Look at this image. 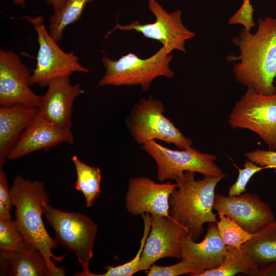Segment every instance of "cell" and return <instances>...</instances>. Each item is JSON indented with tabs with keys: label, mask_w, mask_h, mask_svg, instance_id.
<instances>
[{
	"label": "cell",
	"mask_w": 276,
	"mask_h": 276,
	"mask_svg": "<svg viewBox=\"0 0 276 276\" xmlns=\"http://www.w3.org/2000/svg\"><path fill=\"white\" fill-rule=\"evenodd\" d=\"M258 23L255 33L243 28L233 38L240 54L226 60L240 61L233 70L238 83L257 93L269 95L276 93L273 83L276 76V17H259Z\"/></svg>",
	"instance_id": "cell-1"
},
{
	"label": "cell",
	"mask_w": 276,
	"mask_h": 276,
	"mask_svg": "<svg viewBox=\"0 0 276 276\" xmlns=\"http://www.w3.org/2000/svg\"><path fill=\"white\" fill-rule=\"evenodd\" d=\"M10 193L12 205L15 207L14 221L17 229L24 239L40 252L55 276L64 275V267L56 266L52 259L61 262L67 254H53L52 250L58 242L48 234L42 219L43 205L49 201L43 183L17 175L13 178Z\"/></svg>",
	"instance_id": "cell-2"
},
{
	"label": "cell",
	"mask_w": 276,
	"mask_h": 276,
	"mask_svg": "<svg viewBox=\"0 0 276 276\" xmlns=\"http://www.w3.org/2000/svg\"><path fill=\"white\" fill-rule=\"evenodd\" d=\"M204 176L196 179L195 172L186 171L176 180L178 187L169 197V215L185 227L196 241L204 231L205 223H216L213 204L216 186L226 176Z\"/></svg>",
	"instance_id": "cell-3"
},
{
	"label": "cell",
	"mask_w": 276,
	"mask_h": 276,
	"mask_svg": "<svg viewBox=\"0 0 276 276\" xmlns=\"http://www.w3.org/2000/svg\"><path fill=\"white\" fill-rule=\"evenodd\" d=\"M173 56L162 47L151 57L142 59L130 53L118 60H112L104 55L102 63L105 73L99 81L100 86L140 85L147 91L153 81L158 77L171 79L175 75L170 67Z\"/></svg>",
	"instance_id": "cell-4"
},
{
	"label": "cell",
	"mask_w": 276,
	"mask_h": 276,
	"mask_svg": "<svg viewBox=\"0 0 276 276\" xmlns=\"http://www.w3.org/2000/svg\"><path fill=\"white\" fill-rule=\"evenodd\" d=\"M43 214L53 228L56 241L73 251L81 264L82 271L76 276H90V260L98 226L88 216L79 213H70L55 209L48 202L43 205Z\"/></svg>",
	"instance_id": "cell-5"
},
{
	"label": "cell",
	"mask_w": 276,
	"mask_h": 276,
	"mask_svg": "<svg viewBox=\"0 0 276 276\" xmlns=\"http://www.w3.org/2000/svg\"><path fill=\"white\" fill-rule=\"evenodd\" d=\"M165 112L164 105L158 100L151 96L141 99L131 108L126 120V125L134 140L142 145L158 140L180 149L191 147V139L183 135L165 116Z\"/></svg>",
	"instance_id": "cell-6"
},
{
	"label": "cell",
	"mask_w": 276,
	"mask_h": 276,
	"mask_svg": "<svg viewBox=\"0 0 276 276\" xmlns=\"http://www.w3.org/2000/svg\"><path fill=\"white\" fill-rule=\"evenodd\" d=\"M33 27L38 36L39 48L36 67L33 71L30 85L47 86L55 79L69 77L74 72L88 73L79 62L74 52L63 51L46 29L42 16H25Z\"/></svg>",
	"instance_id": "cell-7"
},
{
	"label": "cell",
	"mask_w": 276,
	"mask_h": 276,
	"mask_svg": "<svg viewBox=\"0 0 276 276\" xmlns=\"http://www.w3.org/2000/svg\"><path fill=\"white\" fill-rule=\"evenodd\" d=\"M142 149L155 162L158 180L177 179L186 171L198 172L204 176H219L225 173L215 163V155L202 153L192 147L173 150L151 140L142 145Z\"/></svg>",
	"instance_id": "cell-8"
},
{
	"label": "cell",
	"mask_w": 276,
	"mask_h": 276,
	"mask_svg": "<svg viewBox=\"0 0 276 276\" xmlns=\"http://www.w3.org/2000/svg\"><path fill=\"white\" fill-rule=\"evenodd\" d=\"M228 123L233 128L253 131L276 151V93L265 95L247 88L233 108Z\"/></svg>",
	"instance_id": "cell-9"
},
{
	"label": "cell",
	"mask_w": 276,
	"mask_h": 276,
	"mask_svg": "<svg viewBox=\"0 0 276 276\" xmlns=\"http://www.w3.org/2000/svg\"><path fill=\"white\" fill-rule=\"evenodd\" d=\"M148 7L155 17V22L141 24L138 21H134L126 25L117 23L108 34L116 29L135 31L141 33L145 38L159 41L170 53L174 50L185 53L186 40L194 37L195 33L183 24L181 11L177 10L169 13L156 0H149Z\"/></svg>",
	"instance_id": "cell-10"
},
{
	"label": "cell",
	"mask_w": 276,
	"mask_h": 276,
	"mask_svg": "<svg viewBox=\"0 0 276 276\" xmlns=\"http://www.w3.org/2000/svg\"><path fill=\"white\" fill-rule=\"evenodd\" d=\"M31 75L19 56L0 50V107L16 105L37 108L41 96L30 87Z\"/></svg>",
	"instance_id": "cell-11"
},
{
	"label": "cell",
	"mask_w": 276,
	"mask_h": 276,
	"mask_svg": "<svg viewBox=\"0 0 276 276\" xmlns=\"http://www.w3.org/2000/svg\"><path fill=\"white\" fill-rule=\"evenodd\" d=\"M151 215V225L142 252L140 270H147L164 258L182 259L181 243L189 234L170 216Z\"/></svg>",
	"instance_id": "cell-12"
},
{
	"label": "cell",
	"mask_w": 276,
	"mask_h": 276,
	"mask_svg": "<svg viewBox=\"0 0 276 276\" xmlns=\"http://www.w3.org/2000/svg\"><path fill=\"white\" fill-rule=\"evenodd\" d=\"M213 210L218 215L229 217L251 234L276 220L269 205L255 194L245 193L238 196L215 194Z\"/></svg>",
	"instance_id": "cell-13"
},
{
	"label": "cell",
	"mask_w": 276,
	"mask_h": 276,
	"mask_svg": "<svg viewBox=\"0 0 276 276\" xmlns=\"http://www.w3.org/2000/svg\"><path fill=\"white\" fill-rule=\"evenodd\" d=\"M177 187V182L159 183L144 176L130 178L125 196L126 208L133 215L148 213L170 216L169 197Z\"/></svg>",
	"instance_id": "cell-14"
},
{
	"label": "cell",
	"mask_w": 276,
	"mask_h": 276,
	"mask_svg": "<svg viewBox=\"0 0 276 276\" xmlns=\"http://www.w3.org/2000/svg\"><path fill=\"white\" fill-rule=\"evenodd\" d=\"M47 87L37 107L38 117L60 128L71 131L73 103L84 91L79 84H72L69 77L55 79Z\"/></svg>",
	"instance_id": "cell-15"
},
{
	"label": "cell",
	"mask_w": 276,
	"mask_h": 276,
	"mask_svg": "<svg viewBox=\"0 0 276 276\" xmlns=\"http://www.w3.org/2000/svg\"><path fill=\"white\" fill-rule=\"evenodd\" d=\"M182 259L191 276H199L203 271L216 268L223 262L227 246L222 240L215 222L208 223L203 239L199 243L189 235L181 243Z\"/></svg>",
	"instance_id": "cell-16"
},
{
	"label": "cell",
	"mask_w": 276,
	"mask_h": 276,
	"mask_svg": "<svg viewBox=\"0 0 276 276\" xmlns=\"http://www.w3.org/2000/svg\"><path fill=\"white\" fill-rule=\"evenodd\" d=\"M62 143H74L72 131L60 128L37 116L21 134L7 159L19 158L37 150H47Z\"/></svg>",
	"instance_id": "cell-17"
},
{
	"label": "cell",
	"mask_w": 276,
	"mask_h": 276,
	"mask_svg": "<svg viewBox=\"0 0 276 276\" xmlns=\"http://www.w3.org/2000/svg\"><path fill=\"white\" fill-rule=\"evenodd\" d=\"M37 108L16 105L0 107V167L21 134L37 117Z\"/></svg>",
	"instance_id": "cell-18"
},
{
	"label": "cell",
	"mask_w": 276,
	"mask_h": 276,
	"mask_svg": "<svg viewBox=\"0 0 276 276\" xmlns=\"http://www.w3.org/2000/svg\"><path fill=\"white\" fill-rule=\"evenodd\" d=\"M1 271L10 276H55L40 252L29 244L24 249L1 254Z\"/></svg>",
	"instance_id": "cell-19"
},
{
	"label": "cell",
	"mask_w": 276,
	"mask_h": 276,
	"mask_svg": "<svg viewBox=\"0 0 276 276\" xmlns=\"http://www.w3.org/2000/svg\"><path fill=\"white\" fill-rule=\"evenodd\" d=\"M241 250L258 268L276 264V220L253 234Z\"/></svg>",
	"instance_id": "cell-20"
},
{
	"label": "cell",
	"mask_w": 276,
	"mask_h": 276,
	"mask_svg": "<svg viewBox=\"0 0 276 276\" xmlns=\"http://www.w3.org/2000/svg\"><path fill=\"white\" fill-rule=\"evenodd\" d=\"M72 160L77 175L75 189L82 193L85 199L86 206L90 207L101 193V170L97 167L82 162L76 155L73 156Z\"/></svg>",
	"instance_id": "cell-21"
},
{
	"label": "cell",
	"mask_w": 276,
	"mask_h": 276,
	"mask_svg": "<svg viewBox=\"0 0 276 276\" xmlns=\"http://www.w3.org/2000/svg\"><path fill=\"white\" fill-rule=\"evenodd\" d=\"M258 269L256 264L241 250L227 246V252L221 265L206 270L199 276H231L238 273L256 275Z\"/></svg>",
	"instance_id": "cell-22"
},
{
	"label": "cell",
	"mask_w": 276,
	"mask_h": 276,
	"mask_svg": "<svg viewBox=\"0 0 276 276\" xmlns=\"http://www.w3.org/2000/svg\"><path fill=\"white\" fill-rule=\"evenodd\" d=\"M94 0H66L63 8L49 19V33L57 42L63 37L66 27L78 21L86 5Z\"/></svg>",
	"instance_id": "cell-23"
},
{
	"label": "cell",
	"mask_w": 276,
	"mask_h": 276,
	"mask_svg": "<svg viewBox=\"0 0 276 276\" xmlns=\"http://www.w3.org/2000/svg\"><path fill=\"white\" fill-rule=\"evenodd\" d=\"M144 222V231L140 241V246L135 257L128 262L123 264L112 266L107 265L105 267L106 271L102 274L91 273L90 276H131L141 271L140 261L142 252L149 234L151 225V215L148 213L142 214Z\"/></svg>",
	"instance_id": "cell-24"
},
{
	"label": "cell",
	"mask_w": 276,
	"mask_h": 276,
	"mask_svg": "<svg viewBox=\"0 0 276 276\" xmlns=\"http://www.w3.org/2000/svg\"><path fill=\"white\" fill-rule=\"evenodd\" d=\"M216 222L219 234L226 246L241 250L242 245L251 239L253 234L242 228L229 217L219 214Z\"/></svg>",
	"instance_id": "cell-25"
},
{
	"label": "cell",
	"mask_w": 276,
	"mask_h": 276,
	"mask_svg": "<svg viewBox=\"0 0 276 276\" xmlns=\"http://www.w3.org/2000/svg\"><path fill=\"white\" fill-rule=\"evenodd\" d=\"M29 244L17 229L11 217L0 218L1 254L23 249Z\"/></svg>",
	"instance_id": "cell-26"
},
{
	"label": "cell",
	"mask_w": 276,
	"mask_h": 276,
	"mask_svg": "<svg viewBox=\"0 0 276 276\" xmlns=\"http://www.w3.org/2000/svg\"><path fill=\"white\" fill-rule=\"evenodd\" d=\"M235 166L238 169L239 175L236 182L229 189V196H238L246 192V185L251 177L256 173L267 168L265 167L258 166L249 159L245 162L243 169L239 168L236 165Z\"/></svg>",
	"instance_id": "cell-27"
},
{
	"label": "cell",
	"mask_w": 276,
	"mask_h": 276,
	"mask_svg": "<svg viewBox=\"0 0 276 276\" xmlns=\"http://www.w3.org/2000/svg\"><path fill=\"white\" fill-rule=\"evenodd\" d=\"M254 10L250 0H243V3L239 9L231 17L229 25L240 24L242 25L247 31L256 26L254 21Z\"/></svg>",
	"instance_id": "cell-28"
},
{
	"label": "cell",
	"mask_w": 276,
	"mask_h": 276,
	"mask_svg": "<svg viewBox=\"0 0 276 276\" xmlns=\"http://www.w3.org/2000/svg\"><path fill=\"white\" fill-rule=\"evenodd\" d=\"M146 271L147 276H178L190 274L186 262L183 259L174 265L160 266L153 264Z\"/></svg>",
	"instance_id": "cell-29"
},
{
	"label": "cell",
	"mask_w": 276,
	"mask_h": 276,
	"mask_svg": "<svg viewBox=\"0 0 276 276\" xmlns=\"http://www.w3.org/2000/svg\"><path fill=\"white\" fill-rule=\"evenodd\" d=\"M245 155L248 159L260 166L274 168L276 174V151L257 149Z\"/></svg>",
	"instance_id": "cell-30"
},
{
	"label": "cell",
	"mask_w": 276,
	"mask_h": 276,
	"mask_svg": "<svg viewBox=\"0 0 276 276\" xmlns=\"http://www.w3.org/2000/svg\"><path fill=\"white\" fill-rule=\"evenodd\" d=\"M0 201L3 203L10 211L12 210L13 205L7 175L2 168H0Z\"/></svg>",
	"instance_id": "cell-31"
},
{
	"label": "cell",
	"mask_w": 276,
	"mask_h": 276,
	"mask_svg": "<svg viewBox=\"0 0 276 276\" xmlns=\"http://www.w3.org/2000/svg\"><path fill=\"white\" fill-rule=\"evenodd\" d=\"M257 276H276V264H272L265 267L258 268L256 274Z\"/></svg>",
	"instance_id": "cell-32"
},
{
	"label": "cell",
	"mask_w": 276,
	"mask_h": 276,
	"mask_svg": "<svg viewBox=\"0 0 276 276\" xmlns=\"http://www.w3.org/2000/svg\"><path fill=\"white\" fill-rule=\"evenodd\" d=\"M49 5L53 7L54 12L60 11L63 7L66 0H44Z\"/></svg>",
	"instance_id": "cell-33"
},
{
	"label": "cell",
	"mask_w": 276,
	"mask_h": 276,
	"mask_svg": "<svg viewBox=\"0 0 276 276\" xmlns=\"http://www.w3.org/2000/svg\"><path fill=\"white\" fill-rule=\"evenodd\" d=\"M11 217L10 210L0 201V218Z\"/></svg>",
	"instance_id": "cell-34"
},
{
	"label": "cell",
	"mask_w": 276,
	"mask_h": 276,
	"mask_svg": "<svg viewBox=\"0 0 276 276\" xmlns=\"http://www.w3.org/2000/svg\"><path fill=\"white\" fill-rule=\"evenodd\" d=\"M13 3L16 5H18L24 8L25 6V0H13Z\"/></svg>",
	"instance_id": "cell-35"
}]
</instances>
